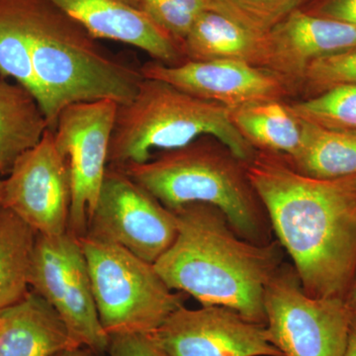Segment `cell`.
Returning <instances> with one entry per match:
<instances>
[{
  "mask_svg": "<svg viewBox=\"0 0 356 356\" xmlns=\"http://www.w3.org/2000/svg\"><path fill=\"white\" fill-rule=\"evenodd\" d=\"M247 172L304 291L346 299L356 271V175L318 179L266 151Z\"/></svg>",
  "mask_w": 356,
  "mask_h": 356,
  "instance_id": "obj_1",
  "label": "cell"
},
{
  "mask_svg": "<svg viewBox=\"0 0 356 356\" xmlns=\"http://www.w3.org/2000/svg\"><path fill=\"white\" fill-rule=\"evenodd\" d=\"M177 235L154 267L170 289L202 306H222L266 325V288L283 264L277 240L241 238L216 206L192 203L175 211Z\"/></svg>",
  "mask_w": 356,
  "mask_h": 356,
  "instance_id": "obj_2",
  "label": "cell"
},
{
  "mask_svg": "<svg viewBox=\"0 0 356 356\" xmlns=\"http://www.w3.org/2000/svg\"><path fill=\"white\" fill-rule=\"evenodd\" d=\"M30 53L49 129L70 104L111 99L125 104L144 76L106 53L79 21L51 0H24Z\"/></svg>",
  "mask_w": 356,
  "mask_h": 356,
  "instance_id": "obj_3",
  "label": "cell"
},
{
  "mask_svg": "<svg viewBox=\"0 0 356 356\" xmlns=\"http://www.w3.org/2000/svg\"><path fill=\"white\" fill-rule=\"evenodd\" d=\"M207 137L119 168L172 212L188 204H210L226 215L241 238L257 245L270 243L273 229L247 163Z\"/></svg>",
  "mask_w": 356,
  "mask_h": 356,
  "instance_id": "obj_4",
  "label": "cell"
},
{
  "mask_svg": "<svg viewBox=\"0 0 356 356\" xmlns=\"http://www.w3.org/2000/svg\"><path fill=\"white\" fill-rule=\"evenodd\" d=\"M204 136L219 140L243 163L257 154L232 122L231 110L144 77L135 97L117 108L108 166L145 163L156 149H177Z\"/></svg>",
  "mask_w": 356,
  "mask_h": 356,
  "instance_id": "obj_5",
  "label": "cell"
},
{
  "mask_svg": "<svg viewBox=\"0 0 356 356\" xmlns=\"http://www.w3.org/2000/svg\"><path fill=\"white\" fill-rule=\"evenodd\" d=\"M79 240L107 336L153 334L184 306L187 295L170 289L153 264L114 243L88 236Z\"/></svg>",
  "mask_w": 356,
  "mask_h": 356,
  "instance_id": "obj_6",
  "label": "cell"
},
{
  "mask_svg": "<svg viewBox=\"0 0 356 356\" xmlns=\"http://www.w3.org/2000/svg\"><path fill=\"white\" fill-rule=\"evenodd\" d=\"M266 331L284 356H343L353 314L341 298L307 294L294 266L284 264L266 288Z\"/></svg>",
  "mask_w": 356,
  "mask_h": 356,
  "instance_id": "obj_7",
  "label": "cell"
},
{
  "mask_svg": "<svg viewBox=\"0 0 356 356\" xmlns=\"http://www.w3.org/2000/svg\"><path fill=\"white\" fill-rule=\"evenodd\" d=\"M29 285L56 311L77 344L104 356L108 336L98 316L88 262L74 234L37 236Z\"/></svg>",
  "mask_w": 356,
  "mask_h": 356,
  "instance_id": "obj_8",
  "label": "cell"
},
{
  "mask_svg": "<svg viewBox=\"0 0 356 356\" xmlns=\"http://www.w3.org/2000/svg\"><path fill=\"white\" fill-rule=\"evenodd\" d=\"M177 235L175 212L159 203L121 168H107L84 236L120 245L154 264Z\"/></svg>",
  "mask_w": 356,
  "mask_h": 356,
  "instance_id": "obj_9",
  "label": "cell"
},
{
  "mask_svg": "<svg viewBox=\"0 0 356 356\" xmlns=\"http://www.w3.org/2000/svg\"><path fill=\"white\" fill-rule=\"evenodd\" d=\"M118 103L111 99L70 104L58 115L54 138L72 179L69 231L86 235L108 168L110 139Z\"/></svg>",
  "mask_w": 356,
  "mask_h": 356,
  "instance_id": "obj_10",
  "label": "cell"
},
{
  "mask_svg": "<svg viewBox=\"0 0 356 356\" xmlns=\"http://www.w3.org/2000/svg\"><path fill=\"white\" fill-rule=\"evenodd\" d=\"M70 204L69 163L58 151L53 130L48 129L3 179L1 205L39 235L58 236L69 231Z\"/></svg>",
  "mask_w": 356,
  "mask_h": 356,
  "instance_id": "obj_11",
  "label": "cell"
},
{
  "mask_svg": "<svg viewBox=\"0 0 356 356\" xmlns=\"http://www.w3.org/2000/svg\"><path fill=\"white\" fill-rule=\"evenodd\" d=\"M149 336L168 356H284L266 325L222 306L180 307Z\"/></svg>",
  "mask_w": 356,
  "mask_h": 356,
  "instance_id": "obj_12",
  "label": "cell"
},
{
  "mask_svg": "<svg viewBox=\"0 0 356 356\" xmlns=\"http://www.w3.org/2000/svg\"><path fill=\"white\" fill-rule=\"evenodd\" d=\"M140 72L145 79L165 81L231 111L257 103L281 102L288 95L286 84L273 72L236 60H187L175 65L154 60L143 65Z\"/></svg>",
  "mask_w": 356,
  "mask_h": 356,
  "instance_id": "obj_13",
  "label": "cell"
},
{
  "mask_svg": "<svg viewBox=\"0 0 356 356\" xmlns=\"http://www.w3.org/2000/svg\"><path fill=\"white\" fill-rule=\"evenodd\" d=\"M268 44L266 70L289 88L302 83L314 60L356 48V29L298 8L268 32Z\"/></svg>",
  "mask_w": 356,
  "mask_h": 356,
  "instance_id": "obj_14",
  "label": "cell"
},
{
  "mask_svg": "<svg viewBox=\"0 0 356 356\" xmlns=\"http://www.w3.org/2000/svg\"><path fill=\"white\" fill-rule=\"evenodd\" d=\"M96 39L131 44L166 65L185 62L181 46L143 8L140 0H51Z\"/></svg>",
  "mask_w": 356,
  "mask_h": 356,
  "instance_id": "obj_15",
  "label": "cell"
},
{
  "mask_svg": "<svg viewBox=\"0 0 356 356\" xmlns=\"http://www.w3.org/2000/svg\"><path fill=\"white\" fill-rule=\"evenodd\" d=\"M76 346L56 311L35 292L0 311V356H55Z\"/></svg>",
  "mask_w": 356,
  "mask_h": 356,
  "instance_id": "obj_16",
  "label": "cell"
},
{
  "mask_svg": "<svg viewBox=\"0 0 356 356\" xmlns=\"http://www.w3.org/2000/svg\"><path fill=\"white\" fill-rule=\"evenodd\" d=\"M185 62L229 60L266 70L268 33L254 31L226 14L205 11L181 43Z\"/></svg>",
  "mask_w": 356,
  "mask_h": 356,
  "instance_id": "obj_17",
  "label": "cell"
},
{
  "mask_svg": "<svg viewBox=\"0 0 356 356\" xmlns=\"http://www.w3.org/2000/svg\"><path fill=\"white\" fill-rule=\"evenodd\" d=\"M48 122L34 95L19 83L0 79V177L36 146L48 130Z\"/></svg>",
  "mask_w": 356,
  "mask_h": 356,
  "instance_id": "obj_18",
  "label": "cell"
},
{
  "mask_svg": "<svg viewBox=\"0 0 356 356\" xmlns=\"http://www.w3.org/2000/svg\"><path fill=\"white\" fill-rule=\"evenodd\" d=\"M231 119L257 151L292 159L302 145L301 122L281 102L257 103L232 110Z\"/></svg>",
  "mask_w": 356,
  "mask_h": 356,
  "instance_id": "obj_19",
  "label": "cell"
},
{
  "mask_svg": "<svg viewBox=\"0 0 356 356\" xmlns=\"http://www.w3.org/2000/svg\"><path fill=\"white\" fill-rule=\"evenodd\" d=\"M300 122L302 145L299 153L292 159L283 156L297 172L318 179L356 175V135Z\"/></svg>",
  "mask_w": 356,
  "mask_h": 356,
  "instance_id": "obj_20",
  "label": "cell"
},
{
  "mask_svg": "<svg viewBox=\"0 0 356 356\" xmlns=\"http://www.w3.org/2000/svg\"><path fill=\"white\" fill-rule=\"evenodd\" d=\"M38 233L0 205V311L29 293V274Z\"/></svg>",
  "mask_w": 356,
  "mask_h": 356,
  "instance_id": "obj_21",
  "label": "cell"
},
{
  "mask_svg": "<svg viewBox=\"0 0 356 356\" xmlns=\"http://www.w3.org/2000/svg\"><path fill=\"white\" fill-rule=\"evenodd\" d=\"M7 77L27 88L40 103L24 0H0V79Z\"/></svg>",
  "mask_w": 356,
  "mask_h": 356,
  "instance_id": "obj_22",
  "label": "cell"
},
{
  "mask_svg": "<svg viewBox=\"0 0 356 356\" xmlns=\"http://www.w3.org/2000/svg\"><path fill=\"white\" fill-rule=\"evenodd\" d=\"M287 106L300 120L356 135V86H337Z\"/></svg>",
  "mask_w": 356,
  "mask_h": 356,
  "instance_id": "obj_23",
  "label": "cell"
},
{
  "mask_svg": "<svg viewBox=\"0 0 356 356\" xmlns=\"http://www.w3.org/2000/svg\"><path fill=\"white\" fill-rule=\"evenodd\" d=\"M309 0H214L218 13L266 34Z\"/></svg>",
  "mask_w": 356,
  "mask_h": 356,
  "instance_id": "obj_24",
  "label": "cell"
},
{
  "mask_svg": "<svg viewBox=\"0 0 356 356\" xmlns=\"http://www.w3.org/2000/svg\"><path fill=\"white\" fill-rule=\"evenodd\" d=\"M145 13L181 46L194 20L205 11H216L214 0H140Z\"/></svg>",
  "mask_w": 356,
  "mask_h": 356,
  "instance_id": "obj_25",
  "label": "cell"
},
{
  "mask_svg": "<svg viewBox=\"0 0 356 356\" xmlns=\"http://www.w3.org/2000/svg\"><path fill=\"white\" fill-rule=\"evenodd\" d=\"M302 86L310 97L341 86H356V48L314 60Z\"/></svg>",
  "mask_w": 356,
  "mask_h": 356,
  "instance_id": "obj_26",
  "label": "cell"
},
{
  "mask_svg": "<svg viewBox=\"0 0 356 356\" xmlns=\"http://www.w3.org/2000/svg\"><path fill=\"white\" fill-rule=\"evenodd\" d=\"M108 356H168L149 334H118L108 337Z\"/></svg>",
  "mask_w": 356,
  "mask_h": 356,
  "instance_id": "obj_27",
  "label": "cell"
},
{
  "mask_svg": "<svg viewBox=\"0 0 356 356\" xmlns=\"http://www.w3.org/2000/svg\"><path fill=\"white\" fill-rule=\"evenodd\" d=\"M307 13L346 23L356 29V0H311Z\"/></svg>",
  "mask_w": 356,
  "mask_h": 356,
  "instance_id": "obj_28",
  "label": "cell"
},
{
  "mask_svg": "<svg viewBox=\"0 0 356 356\" xmlns=\"http://www.w3.org/2000/svg\"><path fill=\"white\" fill-rule=\"evenodd\" d=\"M343 356H356V317L353 316L351 322L350 336H348V346Z\"/></svg>",
  "mask_w": 356,
  "mask_h": 356,
  "instance_id": "obj_29",
  "label": "cell"
},
{
  "mask_svg": "<svg viewBox=\"0 0 356 356\" xmlns=\"http://www.w3.org/2000/svg\"><path fill=\"white\" fill-rule=\"evenodd\" d=\"M55 356H102L96 353L90 348H84V346H76V348H70V350L62 351Z\"/></svg>",
  "mask_w": 356,
  "mask_h": 356,
  "instance_id": "obj_30",
  "label": "cell"
},
{
  "mask_svg": "<svg viewBox=\"0 0 356 356\" xmlns=\"http://www.w3.org/2000/svg\"><path fill=\"white\" fill-rule=\"evenodd\" d=\"M346 301L350 307L351 313L356 317V271L350 290H348V295H346Z\"/></svg>",
  "mask_w": 356,
  "mask_h": 356,
  "instance_id": "obj_31",
  "label": "cell"
},
{
  "mask_svg": "<svg viewBox=\"0 0 356 356\" xmlns=\"http://www.w3.org/2000/svg\"><path fill=\"white\" fill-rule=\"evenodd\" d=\"M2 187H3V179L0 177V205H1L2 201Z\"/></svg>",
  "mask_w": 356,
  "mask_h": 356,
  "instance_id": "obj_32",
  "label": "cell"
}]
</instances>
